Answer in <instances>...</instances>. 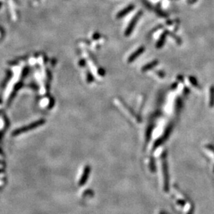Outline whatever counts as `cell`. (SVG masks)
Masks as SVG:
<instances>
[{
  "label": "cell",
  "instance_id": "cell-1",
  "mask_svg": "<svg viewBox=\"0 0 214 214\" xmlns=\"http://www.w3.org/2000/svg\"><path fill=\"white\" fill-rule=\"evenodd\" d=\"M45 120H40L36 121L35 122H33L31 124H30V125H27V126H24V127H21L20 129H18V130H15L13 131V136H18L20 134H21L22 133L27 132V131H31L32 130H34V129L37 128L38 127H40V126L42 125L43 124H45Z\"/></svg>",
  "mask_w": 214,
  "mask_h": 214
},
{
  "label": "cell",
  "instance_id": "cell-2",
  "mask_svg": "<svg viewBox=\"0 0 214 214\" xmlns=\"http://www.w3.org/2000/svg\"><path fill=\"white\" fill-rule=\"evenodd\" d=\"M162 161H163V172L164 177V190L167 192L169 190V176H168V169H167L166 164V158L165 153L163 154L162 157Z\"/></svg>",
  "mask_w": 214,
  "mask_h": 214
},
{
  "label": "cell",
  "instance_id": "cell-3",
  "mask_svg": "<svg viewBox=\"0 0 214 214\" xmlns=\"http://www.w3.org/2000/svg\"><path fill=\"white\" fill-rule=\"evenodd\" d=\"M141 13H142L141 11H139L138 13H136L135 15V16L133 17V19L131 20L130 23L129 24L128 27H127V29H126L125 32V36H129L131 34V33L132 32L134 28H135V25H136V22H137V20L139 19V17H140V16L141 15Z\"/></svg>",
  "mask_w": 214,
  "mask_h": 214
},
{
  "label": "cell",
  "instance_id": "cell-4",
  "mask_svg": "<svg viewBox=\"0 0 214 214\" xmlns=\"http://www.w3.org/2000/svg\"><path fill=\"white\" fill-rule=\"evenodd\" d=\"M90 172H91V167H90L89 165H87L85 167L83 172H82V175L81 177V179L79 181V186H82L85 184V183L87 182V179L89 177Z\"/></svg>",
  "mask_w": 214,
  "mask_h": 214
},
{
  "label": "cell",
  "instance_id": "cell-5",
  "mask_svg": "<svg viewBox=\"0 0 214 214\" xmlns=\"http://www.w3.org/2000/svg\"><path fill=\"white\" fill-rule=\"evenodd\" d=\"M144 51H145V47H143V46H141V47H139V49H137L135 52L132 53V54L130 56V57L128 58V63H132V61H134L135 60V59L137 58L139 56H140L141 54L144 52Z\"/></svg>",
  "mask_w": 214,
  "mask_h": 214
},
{
  "label": "cell",
  "instance_id": "cell-6",
  "mask_svg": "<svg viewBox=\"0 0 214 214\" xmlns=\"http://www.w3.org/2000/svg\"><path fill=\"white\" fill-rule=\"evenodd\" d=\"M169 34V32H168V31H166V32H164L161 35V36H160V38H159V40L157 41V45H156V47L157 49H160V48H161L162 47H163L165 42H166V39L167 36H168Z\"/></svg>",
  "mask_w": 214,
  "mask_h": 214
},
{
  "label": "cell",
  "instance_id": "cell-7",
  "mask_svg": "<svg viewBox=\"0 0 214 214\" xmlns=\"http://www.w3.org/2000/svg\"><path fill=\"white\" fill-rule=\"evenodd\" d=\"M133 9H134L133 5H130V6H129L127 8H125V9H123V11H120L117 14V18H122V17L125 16V15H126L128 13H130L131 11H132V10H133Z\"/></svg>",
  "mask_w": 214,
  "mask_h": 214
},
{
  "label": "cell",
  "instance_id": "cell-8",
  "mask_svg": "<svg viewBox=\"0 0 214 214\" xmlns=\"http://www.w3.org/2000/svg\"><path fill=\"white\" fill-rule=\"evenodd\" d=\"M157 64H158V61L154 60L153 61L151 62V63H147L146 66H144L142 68V69H141V70H142V72H147L148 70H151V69L154 68V67L157 65Z\"/></svg>",
  "mask_w": 214,
  "mask_h": 214
},
{
  "label": "cell",
  "instance_id": "cell-9",
  "mask_svg": "<svg viewBox=\"0 0 214 214\" xmlns=\"http://www.w3.org/2000/svg\"><path fill=\"white\" fill-rule=\"evenodd\" d=\"M209 106L211 107H214V86L210 88V97H209Z\"/></svg>",
  "mask_w": 214,
  "mask_h": 214
},
{
  "label": "cell",
  "instance_id": "cell-10",
  "mask_svg": "<svg viewBox=\"0 0 214 214\" xmlns=\"http://www.w3.org/2000/svg\"><path fill=\"white\" fill-rule=\"evenodd\" d=\"M189 81L190 82L193 86H195V88H200V85L198 84V82L197 81V79L195 78L194 77H189Z\"/></svg>",
  "mask_w": 214,
  "mask_h": 214
},
{
  "label": "cell",
  "instance_id": "cell-11",
  "mask_svg": "<svg viewBox=\"0 0 214 214\" xmlns=\"http://www.w3.org/2000/svg\"><path fill=\"white\" fill-rule=\"evenodd\" d=\"M152 131H153V126H150V127L148 128V130H147V131H146V141H148L149 140H150Z\"/></svg>",
  "mask_w": 214,
  "mask_h": 214
},
{
  "label": "cell",
  "instance_id": "cell-12",
  "mask_svg": "<svg viewBox=\"0 0 214 214\" xmlns=\"http://www.w3.org/2000/svg\"><path fill=\"white\" fill-rule=\"evenodd\" d=\"M182 100L180 99V98H178V99H177V104H176V111H177V112L180 111V110H181V109H182Z\"/></svg>",
  "mask_w": 214,
  "mask_h": 214
},
{
  "label": "cell",
  "instance_id": "cell-13",
  "mask_svg": "<svg viewBox=\"0 0 214 214\" xmlns=\"http://www.w3.org/2000/svg\"><path fill=\"white\" fill-rule=\"evenodd\" d=\"M156 74H157V75H158L159 77H160V78H164V77H165V75H166V74H165L164 72L161 71V70H160V71H157V73H156Z\"/></svg>",
  "mask_w": 214,
  "mask_h": 214
},
{
  "label": "cell",
  "instance_id": "cell-14",
  "mask_svg": "<svg viewBox=\"0 0 214 214\" xmlns=\"http://www.w3.org/2000/svg\"><path fill=\"white\" fill-rule=\"evenodd\" d=\"M89 195H91L92 196H93V195H94V193H93V191L91 189L87 190L84 193V196H88Z\"/></svg>",
  "mask_w": 214,
  "mask_h": 214
},
{
  "label": "cell",
  "instance_id": "cell-15",
  "mask_svg": "<svg viewBox=\"0 0 214 214\" xmlns=\"http://www.w3.org/2000/svg\"><path fill=\"white\" fill-rule=\"evenodd\" d=\"M151 168L152 171H155V166H154V160L153 159H151Z\"/></svg>",
  "mask_w": 214,
  "mask_h": 214
},
{
  "label": "cell",
  "instance_id": "cell-16",
  "mask_svg": "<svg viewBox=\"0 0 214 214\" xmlns=\"http://www.w3.org/2000/svg\"><path fill=\"white\" fill-rule=\"evenodd\" d=\"M207 148L210 149V150H211L212 152H214V147L213 146H211V145H208L207 146Z\"/></svg>",
  "mask_w": 214,
  "mask_h": 214
},
{
  "label": "cell",
  "instance_id": "cell-17",
  "mask_svg": "<svg viewBox=\"0 0 214 214\" xmlns=\"http://www.w3.org/2000/svg\"><path fill=\"white\" fill-rule=\"evenodd\" d=\"M159 214H167L166 213H159Z\"/></svg>",
  "mask_w": 214,
  "mask_h": 214
},
{
  "label": "cell",
  "instance_id": "cell-18",
  "mask_svg": "<svg viewBox=\"0 0 214 214\" xmlns=\"http://www.w3.org/2000/svg\"><path fill=\"white\" fill-rule=\"evenodd\" d=\"M0 154H2V150H1V149H0Z\"/></svg>",
  "mask_w": 214,
  "mask_h": 214
},
{
  "label": "cell",
  "instance_id": "cell-19",
  "mask_svg": "<svg viewBox=\"0 0 214 214\" xmlns=\"http://www.w3.org/2000/svg\"><path fill=\"white\" fill-rule=\"evenodd\" d=\"M2 172V170H0V172Z\"/></svg>",
  "mask_w": 214,
  "mask_h": 214
}]
</instances>
